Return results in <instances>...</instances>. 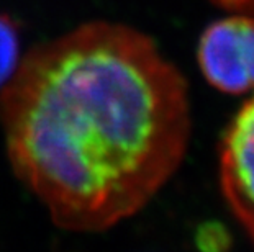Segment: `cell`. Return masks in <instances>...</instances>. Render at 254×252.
Listing matches in <instances>:
<instances>
[{
  "label": "cell",
  "mask_w": 254,
  "mask_h": 252,
  "mask_svg": "<svg viewBox=\"0 0 254 252\" xmlns=\"http://www.w3.org/2000/svg\"><path fill=\"white\" fill-rule=\"evenodd\" d=\"M223 2L230 5H251L254 3V0H223Z\"/></svg>",
  "instance_id": "obj_5"
},
{
  "label": "cell",
  "mask_w": 254,
  "mask_h": 252,
  "mask_svg": "<svg viewBox=\"0 0 254 252\" xmlns=\"http://www.w3.org/2000/svg\"><path fill=\"white\" fill-rule=\"evenodd\" d=\"M18 69V35L13 23L0 15V89L5 87Z\"/></svg>",
  "instance_id": "obj_4"
},
{
  "label": "cell",
  "mask_w": 254,
  "mask_h": 252,
  "mask_svg": "<svg viewBox=\"0 0 254 252\" xmlns=\"http://www.w3.org/2000/svg\"><path fill=\"white\" fill-rule=\"evenodd\" d=\"M13 170L53 221L100 231L153 198L186 154V82L143 35L97 23L38 48L0 99Z\"/></svg>",
  "instance_id": "obj_1"
},
{
  "label": "cell",
  "mask_w": 254,
  "mask_h": 252,
  "mask_svg": "<svg viewBox=\"0 0 254 252\" xmlns=\"http://www.w3.org/2000/svg\"><path fill=\"white\" fill-rule=\"evenodd\" d=\"M220 187L254 243V97L238 111L220 146Z\"/></svg>",
  "instance_id": "obj_3"
},
{
  "label": "cell",
  "mask_w": 254,
  "mask_h": 252,
  "mask_svg": "<svg viewBox=\"0 0 254 252\" xmlns=\"http://www.w3.org/2000/svg\"><path fill=\"white\" fill-rule=\"evenodd\" d=\"M205 79L221 92L241 94L254 87V20L231 17L205 30L198 45Z\"/></svg>",
  "instance_id": "obj_2"
}]
</instances>
